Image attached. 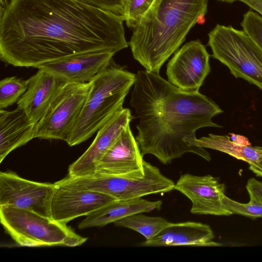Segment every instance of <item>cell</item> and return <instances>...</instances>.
<instances>
[{
	"label": "cell",
	"instance_id": "obj_28",
	"mask_svg": "<svg viewBox=\"0 0 262 262\" xmlns=\"http://www.w3.org/2000/svg\"><path fill=\"white\" fill-rule=\"evenodd\" d=\"M254 10L262 16V0H238Z\"/></svg>",
	"mask_w": 262,
	"mask_h": 262
},
{
	"label": "cell",
	"instance_id": "obj_19",
	"mask_svg": "<svg viewBox=\"0 0 262 262\" xmlns=\"http://www.w3.org/2000/svg\"><path fill=\"white\" fill-rule=\"evenodd\" d=\"M162 201H151L142 198L116 200L86 216L78 225L79 229L101 227L127 216L160 209Z\"/></svg>",
	"mask_w": 262,
	"mask_h": 262
},
{
	"label": "cell",
	"instance_id": "obj_3",
	"mask_svg": "<svg viewBox=\"0 0 262 262\" xmlns=\"http://www.w3.org/2000/svg\"><path fill=\"white\" fill-rule=\"evenodd\" d=\"M208 0H154L133 29L128 42L133 57L149 72L161 68L190 29L204 23Z\"/></svg>",
	"mask_w": 262,
	"mask_h": 262
},
{
	"label": "cell",
	"instance_id": "obj_26",
	"mask_svg": "<svg viewBox=\"0 0 262 262\" xmlns=\"http://www.w3.org/2000/svg\"><path fill=\"white\" fill-rule=\"evenodd\" d=\"M89 6L123 18L126 0H77Z\"/></svg>",
	"mask_w": 262,
	"mask_h": 262
},
{
	"label": "cell",
	"instance_id": "obj_4",
	"mask_svg": "<svg viewBox=\"0 0 262 262\" xmlns=\"http://www.w3.org/2000/svg\"><path fill=\"white\" fill-rule=\"evenodd\" d=\"M112 62L90 81L82 110L66 141L70 146L89 139L123 108L124 99L134 84L136 74Z\"/></svg>",
	"mask_w": 262,
	"mask_h": 262
},
{
	"label": "cell",
	"instance_id": "obj_12",
	"mask_svg": "<svg viewBox=\"0 0 262 262\" xmlns=\"http://www.w3.org/2000/svg\"><path fill=\"white\" fill-rule=\"evenodd\" d=\"M191 202V213L196 214L230 215L223 206L225 186L211 175L196 176L185 173L180 176L174 188Z\"/></svg>",
	"mask_w": 262,
	"mask_h": 262
},
{
	"label": "cell",
	"instance_id": "obj_7",
	"mask_svg": "<svg viewBox=\"0 0 262 262\" xmlns=\"http://www.w3.org/2000/svg\"><path fill=\"white\" fill-rule=\"evenodd\" d=\"M212 56L241 78L262 90V51L242 30L217 24L209 32Z\"/></svg>",
	"mask_w": 262,
	"mask_h": 262
},
{
	"label": "cell",
	"instance_id": "obj_9",
	"mask_svg": "<svg viewBox=\"0 0 262 262\" xmlns=\"http://www.w3.org/2000/svg\"><path fill=\"white\" fill-rule=\"evenodd\" d=\"M55 188L54 183L35 182L13 172L1 171L0 206L26 209L52 219L51 203Z\"/></svg>",
	"mask_w": 262,
	"mask_h": 262
},
{
	"label": "cell",
	"instance_id": "obj_8",
	"mask_svg": "<svg viewBox=\"0 0 262 262\" xmlns=\"http://www.w3.org/2000/svg\"><path fill=\"white\" fill-rule=\"evenodd\" d=\"M91 83H64L44 117L35 126L34 138L66 141L86 98Z\"/></svg>",
	"mask_w": 262,
	"mask_h": 262
},
{
	"label": "cell",
	"instance_id": "obj_29",
	"mask_svg": "<svg viewBox=\"0 0 262 262\" xmlns=\"http://www.w3.org/2000/svg\"><path fill=\"white\" fill-rule=\"evenodd\" d=\"M229 135H230V139L232 141L238 144L245 146L251 145V143L249 142L247 138L243 135L235 134L234 133H229Z\"/></svg>",
	"mask_w": 262,
	"mask_h": 262
},
{
	"label": "cell",
	"instance_id": "obj_30",
	"mask_svg": "<svg viewBox=\"0 0 262 262\" xmlns=\"http://www.w3.org/2000/svg\"><path fill=\"white\" fill-rule=\"evenodd\" d=\"M249 168L256 176L262 177V158L254 164H249Z\"/></svg>",
	"mask_w": 262,
	"mask_h": 262
},
{
	"label": "cell",
	"instance_id": "obj_13",
	"mask_svg": "<svg viewBox=\"0 0 262 262\" xmlns=\"http://www.w3.org/2000/svg\"><path fill=\"white\" fill-rule=\"evenodd\" d=\"M132 116L130 111L122 108L98 131L86 151L68 169V176L83 177L94 175L97 166L107 151L128 125Z\"/></svg>",
	"mask_w": 262,
	"mask_h": 262
},
{
	"label": "cell",
	"instance_id": "obj_15",
	"mask_svg": "<svg viewBox=\"0 0 262 262\" xmlns=\"http://www.w3.org/2000/svg\"><path fill=\"white\" fill-rule=\"evenodd\" d=\"M143 157L128 125L99 162L94 175H121L140 170L143 168Z\"/></svg>",
	"mask_w": 262,
	"mask_h": 262
},
{
	"label": "cell",
	"instance_id": "obj_31",
	"mask_svg": "<svg viewBox=\"0 0 262 262\" xmlns=\"http://www.w3.org/2000/svg\"><path fill=\"white\" fill-rule=\"evenodd\" d=\"M220 2H224L226 3L232 4L235 2V1H238V0H217Z\"/></svg>",
	"mask_w": 262,
	"mask_h": 262
},
{
	"label": "cell",
	"instance_id": "obj_5",
	"mask_svg": "<svg viewBox=\"0 0 262 262\" xmlns=\"http://www.w3.org/2000/svg\"><path fill=\"white\" fill-rule=\"evenodd\" d=\"M57 186L89 190L111 195L118 200H129L174 189L175 183L160 169L144 161L143 168L121 175H93L64 178L54 183Z\"/></svg>",
	"mask_w": 262,
	"mask_h": 262
},
{
	"label": "cell",
	"instance_id": "obj_17",
	"mask_svg": "<svg viewBox=\"0 0 262 262\" xmlns=\"http://www.w3.org/2000/svg\"><path fill=\"white\" fill-rule=\"evenodd\" d=\"M214 235L207 224L195 222L178 223L169 222L155 236L140 244L144 247L167 246H221L213 242Z\"/></svg>",
	"mask_w": 262,
	"mask_h": 262
},
{
	"label": "cell",
	"instance_id": "obj_25",
	"mask_svg": "<svg viewBox=\"0 0 262 262\" xmlns=\"http://www.w3.org/2000/svg\"><path fill=\"white\" fill-rule=\"evenodd\" d=\"M241 26L262 51V16L249 10L244 14Z\"/></svg>",
	"mask_w": 262,
	"mask_h": 262
},
{
	"label": "cell",
	"instance_id": "obj_27",
	"mask_svg": "<svg viewBox=\"0 0 262 262\" xmlns=\"http://www.w3.org/2000/svg\"><path fill=\"white\" fill-rule=\"evenodd\" d=\"M246 187L250 199L262 205V182L251 178L247 181Z\"/></svg>",
	"mask_w": 262,
	"mask_h": 262
},
{
	"label": "cell",
	"instance_id": "obj_24",
	"mask_svg": "<svg viewBox=\"0 0 262 262\" xmlns=\"http://www.w3.org/2000/svg\"><path fill=\"white\" fill-rule=\"evenodd\" d=\"M222 202L231 214H239L253 218L262 217V205L252 199H250L247 203H241L225 195Z\"/></svg>",
	"mask_w": 262,
	"mask_h": 262
},
{
	"label": "cell",
	"instance_id": "obj_14",
	"mask_svg": "<svg viewBox=\"0 0 262 262\" xmlns=\"http://www.w3.org/2000/svg\"><path fill=\"white\" fill-rule=\"evenodd\" d=\"M116 200V198L99 192L56 186L51 203L52 219L67 224Z\"/></svg>",
	"mask_w": 262,
	"mask_h": 262
},
{
	"label": "cell",
	"instance_id": "obj_20",
	"mask_svg": "<svg viewBox=\"0 0 262 262\" xmlns=\"http://www.w3.org/2000/svg\"><path fill=\"white\" fill-rule=\"evenodd\" d=\"M185 141L192 146L218 150L240 160L252 164L262 158V147L245 146L232 141L229 136L209 134L200 139H187Z\"/></svg>",
	"mask_w": 262,
	"mask_h": 262
},
{
	"label": "cell",
	"instance_id": "obj_6",
	"mask_svg": "<svg viewBox=\"0 0 262 262\" xmlns=\"http://www.w3.org/2000/svg\"><path fill=\"white\" fill-rule=\"evenodd\" d=\"M0 219L5 231L22 246L73 247L87 241V238L75 233L66 224L30 210L1 206Z\"/></svg>",
	"mask_w": 262,
	"mask_h": 262
},
{
	"label": "cell",
	"instance_id": "obj_32",
	"mask_svg": "<svg viewBox=\"0 0 262 262\" xmlns=\"http://www.w3.org/2000/svg\"><path fill=\"white\" fill-rule=\"evenodd\" d=\"M8 1L9 0H1V7H4Z\"/></svg>",
	"mask_w": 262,
	"mask_h": 262
},
{
	"label": "cell",
	"instance_id": "obj_23",
	"mask_svg": "<svg viewBox=\"0 0 262 262\" xmlns=\"http://www.w3.org/2000/svg\"><path fill=\"white\" fill-rule=\"evenodd\" d=\"M154 0H126L123 19L128 28L134 29L149 9Z\"/></svg>",
	"mask_w": 262,
	"mask_h": 262
},
{
	"label": "cell",
	"instance_id": "obj_22",
	"mask_svg": "<svg viewBox=\"0 0 262 262\" xmlns=\"http://www.w3.org/2000/svg\"><path fill=\"white\" fill-rule=\"evenodd\" d=\"M28 87V79L24 80L16 76L2 79L0 81V110L17 103Z\"/></svg>",
	"mask_w": 262,
	"mask_h": 262
},
{
	"label": "cell",
	"instance_id": "obj_1",
	"mask_svg": "<svg viewBox=\"0 0 262 262\" xmlns=\"http://www.w3.org/2000/svg\"><path fill=\"white\" fill-rule=\"evenodd\" d=\"M0 9V57L14 67L128 46L123 17L77 0H9Z\"/></svg>",
	"mask_w": 262,
	"mask_h": 262
},
{
	"label": "cell",
	"instance_id": "obj_21",
	"mask_svg": "<svg viewBox=\"0 0 262 262\" xmlns=\"http://www.w3.org/2000/svg\"><path fill=\"white\" fill-rule=\"evenodd\" d=\"M119 227L134 230L144 236L146 239L155 236L169 223L164 218L150 216L143 213L134 214L114 223Z\"/></svg>",
	"mask_w": 262,
	"mask_h": 262
},
{
	"label": "cell",
	"instance_id": "obj_11",
	"mask_svg": "<svg viewBox=\"0 0 262 262\" xmlns=\"http://www.w3.org/2000/svg\"><path fill=\"white\" fill-rule=\"evenodd\" d=\"M116 53L98 51L66 56L40 64L42 70L63 83L90 82L112 61Z\"/></svg>",
	"mask_w": 262,
	"mask_h": 262
},
{
	"label": "cell",
	"instance_id": "obj_18",
	"mask_svg": "<svg viewBox=\"0 0 262 262\" xmlns=\"http://www.w3.org/2000/svg\"><path fill=\"white\" fill-rule=\"evenodd\" d=\"M36 123L25 112L0 110V162L12 151L34 138Z\"/></svg>",
	"mask_w": 262,
	"mask_h": 262
},
{
	"label": "cell",
	"instance_id": "obj_10",
	"mask_svg": "<svg viewBox=\"0 0 262 262\" xmlns=\"http://www.w3.org/2000/svg\"><path fill=\"white\" fill-rule=\"evenodd\" d=\"M210 55L199 40L178 50L167 65L168 81L186 92H198L210 72Z\"/></svg>",
	"mask_w": 262,
	"mask_h": 262
},
{
	"label": "cell",
	"instance_id": "obj_16",
	"mask_svg": "<svg viewBox=\"0 0 262 262\" xmlns=\"http://www.w3.org/2000/svg\"><path fill=\"white\" fill-rule=\"evenodd\" d=\"M28 79L27 90L17 105L36 124L46 115L64 83L41 69Z\"/></svg>",
	"mask_w": 262,
	"mask_h": 262
},
{
	"label": "cell",
	"instance_id": "obj_2",
	"mask_svg": "<svg viewBox=\"0 0 262 262\" xmlns=\"http://www.w3.org/2000/svg\"><path fill=\"white\" fill-rule=\"evenodd\" d=\"M130 105L139 120L136 139L143 156L152 155L167 164L191 152L210 161L204 148L185 141L196 139L201 128L222 127L212 119L223 111L209 98L199 91H183L159 73L139 71Z\"/></svg>",
	"mask_w": 262,
	"mask_h": 262
}]
</instances>
